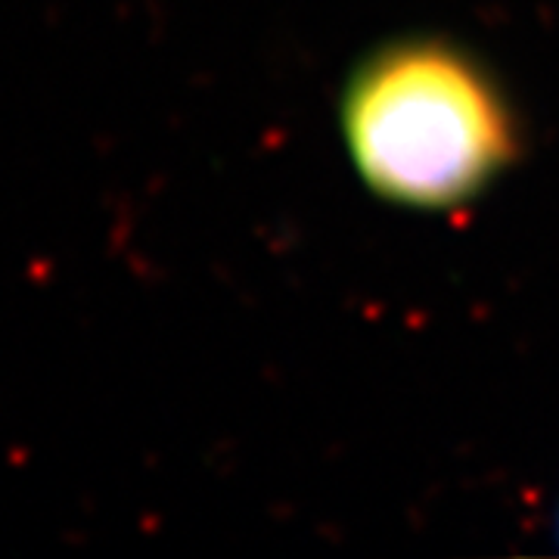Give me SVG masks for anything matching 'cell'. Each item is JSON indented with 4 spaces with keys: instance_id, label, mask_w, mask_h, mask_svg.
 <instances>
[{
    "instance_id": "6da1fadb",
    "label": "cell",
    "mask_w": 559,
    "mask_h": 559,
    "mask_svg": "<svg viewBox=\"0 0 559 559\" xmlns=\"http://www.w3.org/2000/svg\"><path fill=\"white\" fill-rule=\"evenodd\" d=\"M342 134L377 197L426 212L479 197L520 150L498 81L441 38L392 40L360 62L345 87Z\"/></svg>"
}]
</instances>
